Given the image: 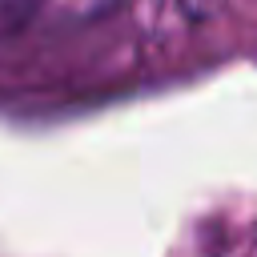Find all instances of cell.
<instances>
[{"label":"cell","instance_id":"1","mask_svg":"<svg viewBox=\"0 0 257 257\" xmlns=\"http://www.w3.org/2000/svg\"><path fill=\"white\" fill-rule=\"evenodd\" d=\"M116 0H0V28H24L28 20H40V16H100L108 12Z\"/></svg>","mask_w":257,"mask_h":257}]
</instances>
